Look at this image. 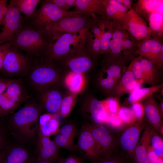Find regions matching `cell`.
I'll list each match as a JSON object with an SVG mask.
<instances>
[{
  "label": "cell",
  "mask_w": 163,
  "mask_h": 163,
  "mask_svg": "<svg viewBox=\"0 0 163 163\" xmlns=\"http://www.w3.org/2000/svg\"><path fill=\"white\" fill-rule=\"evenodd\" d=\"M3 1V0H0V26L2 23V22L4 18V17L2 16V7Z\"/></svg>",
  "instance_id": "obj_59"
},
{
  "label": "cell",
  "mask_w": 163,
  "mask_h": 163,
  "mask_svg": "<svg viewBox=\"0 0 163 163\" xmlns=\"http://www.w3.org/2000/svg\"><path fill=\"white\" fill-rule=\"evenodd\" d=\"M2 127V125L0 124V129H1Z\"/></svg>",
  "instance_id": "obj_61"
},
{
  "label": "cell",
  "mask_w": 163,
  "mask_h": 163,
  "mask_svg": "<svg viewBox=\"0 0 163 163\" xmlns=\"http://www.w3.org/2000/svg\"><path fill=\"white\" fill-rule=\"evenodd\" d=\"M121 27L137 41L142 40L151 36V30L146 22L132 8L128 11L127 17Z\"/></svg>",
  "instance_id": "obj_14"
},
{
  "label": "cell",
  "mask_w": 163,
  "mask_h": 163,
  "mask_svg": "<svg viewBox=\"0 0 163 163\" xmlns=\"http://www.w3.org/2000/svg\"><path fill=\"white\" fill-rule=\"evenodd\" d=\"M6 144V138L3 133L0 131V150L4 149Z\"/></svg>",
  "instance_id": "obj_55"
},
{
  "label": "cell",
  "mask_w": 163,
  "mask_h": 163,
  "mask_svg": "<svg viewBox=\"0 0 163 163\" xmlns=\"http://www.w3.org/2000/svg\"><path fill=\"white\" fill-rule=\"evenodd\" d=\"M62 83L69 91L77 94L82 89L84 85V78L82 74L70 72L66 74Z\"/></svg>",
  "instance_id": "obj_30"
},
{
  "label": "cell",
  "mask_w": 163,
  "mask_h": 163,
  "mask_svg": "<svg viewBox=\"0 0 163 163\" xmlns=\"http://www.w3.org/2000/svg\"><path fill=\"white\" fill-rule=\"evenodd\" d=\"M117 114L125 125H129L137 121L131 110L127 107H120Z\"/></svg>",
  "instance_id": "obj_42"
},
{
  "label": "cell",
  "mask_w": 163,
  "mask_h": 163,
  "mask_svg": "<svg viewBox=\"0 0 163 163\" xmlns=\"http://www.w3.org/2000/svg\"><path fill=\"white\" fill-rule=\"evenodd\" d=\"M102 2L107 19L122 27L126 18L128 11L117 8L107 4L104 0H102Z\"/></svg>",
  "instance_id": "obj_33"
},
{
  "label": "cell",
  "mask_w": 163,
  "mask_h": 163,
  "mask_svg": "<svg viewBox=\"0 0 163 163\" xmlns=\"http://www.w3.org/2000/svg\"><path fill=\"white\" fill-rule=\"evenodd\" d=\"M113 21L107 19L104 32L100 40L101 55L107 54L113 34Z\"/></svg>",
  "instance_id": "obj_36"
},
{
  "label": "cell",
  "mask_w": 163,
  "mask_h": 163,
  "mask_svg": "<svg viewBox=\"0 0 163 163\" xmlns=\"http://www.w3.org/2000/svg\"><path fill=\"white\" fill-rule=\"evenodd\" d=\"M26 163H53L46 161H38L37 158L34 159L33 158H30Z\"/></svg>",
  "instance_id": "obj_58"
},
{
  "label": "cell",
  "mask_w": 163,
  "mask_h": 163,
  "mask_svg": "<svg viewBox=\"0 0 163 163\" xmlns=\"http://www.w3.org/2000/svg\"><path fill=\"white\" fill-rule=\"evenodd\" d=\"M146 121L157 132L163 134V123L157 102L152 96L143 101Z\"/></svg>",
  "instance_id": "obj_19"
},
{
  "label": "cell",
  "mask_w": 163,
  "mask_h": 163,
  "mask_svg": "<svg viewBox=\"0 0 163 163\" xmlns=\"http://www.w3.org/2000/svg\"><path fill=\"white\" fill-rule=\"evenodd\" d=\"M157 98L160 101V104L158 105L161 116L162 118L163 117V99L160 95H158Z\"/></svg>",
  "instance_id": "obj_56"
},
{
  "label": "cell",
  "mask_w": 163,
  "mask_h": 163,
  "mask_svg": "<svg viewBox=\"0 0 163 163\" xmlns=\"http://www.w3.org/2000/svg\"><path fill=\"white\" fill-rule=\"evenodd\" d=\"M37 159L40 161L56 163L59 158V149L50 137L37 133Z\"/></svg>",
  "instance_id": "obj_17"
},
{
  "label": "cell",
  "mask_w": 163,
  "mask_h": 163,
  "mask_svg": "<svg viewBox=\"0 0 163 163\" xmlns=\"http://www.w3.org/2000/svg\"><path fill=\"white\" fill-rule=\"evenodd\" d=\"M1 154L0 152V163H1Z\"/></svg>",
  "instance_id": "obj_60"
},
{
  "label": "cell",
  "mask_w": 163,
  "mask_h": 163,
  "mask_svg": "<svg viewBox=\"0 0 163 163\" xmlns=\"http://www.w3.org/2000/svg\"><path fill=\"white\" fill-rule=\"evenodd\" d=\"M8 98V97L5 92L0 94V107L4 101Z\"/></svg>",
  "instance_id": "obj_57"
},
{
  "label": "cell",
  "mask_w": 163,
  "mask_h": 163,
  "mask_svg": "<svg viewBox=\"0 0 163 163\" xmlns=\"http://www.w3.org/2000/svg\"><path fill=\"white\" fill-rule=\"evenodd\" d=\"M97 85L104 93L114 96L115 88L117 83L110 71L101 65V68L96 78Z\"/></svg>",
  "instance_id": "obj_25"
},
{
  "label": "cell",
  "mask_w": 163,
  "mask_h": 163,
  "mask_svg": "<svg viewBox=\"0 0 163 163\" xmlns=\"http://www.w3.org/2000/svg\"><path fill=\"white\" fill-rule=\"evenodd\" d=\"M112 29V36L109 43L107 54L117 57L122 54V51H126L130 54L132 49L137 47V43L129 39L128 33H126V31L121 27L113 21Z\"/></svg>",
  "instance_id": "obj_15"
},
{
  "label": "cell",
  "mask_w": 163,
  "mask_h": 163,
  "mask_svg": "<svg viewBox=\"0 0 163 163\" xmlns=\"http://www.w3.org/2000/svg\"><path fill=\"white\" fill-rule=\"evenodd\" d=\"M80 110L83 115L92 124L95 125L106 124L109 114L100 101L93 96L85 97L81 103Z\"/></svg>",
  "instance_id": "obj_13"
},
{
  "label": "cell",
  "mask_w": 163,
  "mask_h": 163,
  "mask_svg": "<svg viewBox=\"0 0 163 163\" xmlns=\"http://www.w3.org/2000/svg\"><path fill=\"white\" fill-rule=\"evenodd\" d=\"M133 9L141 18L148 21L152 14L163 15V0H139Z\"/></svg>",
  "instance_id": "obj_22"
},
{
  "label": "cell",
  "mask_w": 163,
  "mask_h": 163,
  "mask_svg": "<svg viewBox=\"0 0 163 163\" xmlns=\"http://www.w3.org/2000/svg\"><path fill=\"white\" fill-rule=\"evenodd\" d=\"M56 163H83V162L79 158L70 155L65 158L59 157Z\"/></svg>",
  "instance_id": "obj_48"
},
{
  "label": "cell",
  "mask_w": 163,
  "mask_h": 163,
  "mask_svg": "<svg viewBox=\"0 0 163 163\" xmlns=\"http://www.w3.org/2000/svg\"><path fill=\"white\" fill-rule=\"evenodd\" d=\"M101 37L94 34L90 30L87 33L85 50L96 61L101 55Z\"/></svg>",
  "instance_id": "obj_32"
},
{
  "label": "cell",
  "mask_w": 163,
  "mask_h": 163,
  "mask_svg": "<svg viewBox=\"0 0 163 163\" xmlns=\"http://www.w3.org/2000/svg\"><path fill=\"white\" fill-rule=\"evenodd\" d=\"M149 163H163V158L159 157L149 147L148 153Z\"/></svg>",
  "instance_id": "obj_49"
},
{
  "label": "cell",
  "mask_w": 163,
  "mask_h": 163,
  "mask_svg": "<svg viewBox=\"0 0 163 163\" xmlns=\"http://www.w3.org/2000/svg\"><path fill=\"white\" fill-rule=\"evenodd\" d=\"M11 46L9 43H5L0 44V70L2 67L5 55Z\"/></svg>",
  "instance_id": "obj_50"
},
{
  "label": "cell",
  "mask_w": 163,
  "mask_h": 163,
  "mask_svg": "<svg viewBox=\"0 0 163 163\" xmlns=\"http://www.w3.org/2000/svg\"><path fill=\"white\" fill-rule=\"evenodd\" d=\"M163 84L140 88L133 91L125 101V104H132L136 102H141L152 96L155 93L161 89Z\"/></svg>",
  "instance_id": "obj_27"
},
{
  "label": "cell",
  "mask_w": 163,
  "mask_h": 163,
  "mask_svg": "<svg viewBox=\"0 0 163 163\" xmlns=\"http://www.w3.org/2000/svg\"><path fill=\"white\" fill-rule=\"evenodd\" d=\"M150 147L155 152L163 158V139L155 130L150 126Z\"/></svg>",
  "instance_id": "obj_37"
},
{
  "label": "cell",
  "mask_w": 163,
  "mask_h": 163,
  "mask_svg": "<svg viewBox=\"0 0 163 163\" xmlns=\"http://www.w3.org/2000/svg\"><path fill=\"white\" fill-rule=\"evenodd\" d=\"M5 92L9 99L20 105L28 97L21 79H15Z\"/></svg>",
  "instance_id": "obj_28"
},
{
  "label": "cell",
  "mask_w": 163,
  "mask_h": 163,
  "mask_svg": "<svg viewBox=\"0 0 163 163\" xmlns=\"http://www.w3.org/2000/svg\"><path fill=\"white\" fill-rule=\"evenodd\" d=\"M43 108L34 102L27 103L11 117L9 126L13 135L18 140L27 141L35 137L38 128V120Z\"/></svg>",
  "instance_id": "obj_2"
},
{
  "label": "cell",
  "mask_w": 163,
  "mask_h": 163,
  "mask_svg": "<svg viewBox=\"0 0 163 163\" xmlns=\"http://www.w3.org/2000/svg\"><path fill=\"white\" fill-rule=\"evenodd\" d=\"M117 1L125 6L127 10L128 11L132 8L131 5L132 0H117Z\"/></svg>",
  "instance_id": "obj_54"
},
{
  "label": "cell",
  "mask_w": 163,
  "mask_h": 163,
  "mask_svg": "<svg viewBox=\"0 0 163 163\" xmlns=\"http://www.w3.org/2000/svg\"><path fill=\"white\" fill-rule=\"evenodd\" d=\"M1 154V163H26L30 158L27 150L21 146L12 147Z\"/></svg>",
  "instance_id": "obj_26"
},
{
  "label": "cell",
  "mask_w": 163,
  "mask_h": 163,
  "mask_svg": "<svg viewBox=\"0 0 163 163\" xmlns=\"http://www.w3.org/2000/svg\"><path fill=\"white\" fill-rule=\"evenodd\" d=\"M58 115L57 114H54L48 122L38 126L46 124L49 128L52 135H55L58 132L60 128V122Z\"/></svg>",
  "instance_id": "obj_46"
},
{
  "label": "cell",
  "mask_w": 163,
  "mask_h": 163,
  "mask_svg": "<svg viewBox=\"0 0 163 163\" xmlns=\"http://www.w3.org/2000/svg\"><path fill=\"white\" fill-rule=\"evenodd\" d=\"M137 43L135 54L141 55L156 66V61L163 44L161 40L151 37Z\"/></svg>",
  "instance_id": "obj_18"
},
{
  "label": "cell",
  "mask_w": 163,
  "mask_h": 163,
  "mask_svg": "<svg viewBox=\"0 0 163 163\" xmlns=\"http://www.w3.org/2000/svg\"><path fill=\"white\" fill-rule=\"evenodd\" d=\"M150 126L147 125L143 130L133 153L134 163H149L148 150L150 146Z\"/></svg>",
  "instance_id": "obj_23"
},
{
  "label": "cell",
  "mask_w": 163,
  "mask_h": 163,
  "mask_svg": "<svg viewBox=\"0 0 163 163\" xmlns=\"http://www.w3.org/2000/svg\"><path fill=\"white\" fill-rule=\"evenodd\" d=\"M33 62L32 58L11 45L5 55L0 70L10 77L24 76L30 71Z\"/></svg>",
  "instance_id": "obj_7"
},
{
  "label": "cell",
  "mask_w": 163,
  "mask_h": 163,
  "mask_svg": "<svg viewBox=\"0 0 163 163\" xmlns=\"http://www.w3.org/2000/svg\"><path fill=\"white\" fill-rule=\"evenodd\" d=\"M96 62L84 50L70 54L54 63L65 74L74 72L83 74L91 69Z\"/></svg>",
  "instance_id": "obj_9"
},
{
  "label": "cell",
  "mask_w": 163,
  "mask_h": 163,
  "mask_svg": "<svg viewBox=\"0 0 163 163\" xmlns=\"http://www.w3.org/2000/svg\"><path fill=\"white\" fill-rule=\"evenodd\" d=\"M119 100L116 97H111L101 101L108 114H115L117 113L120 107Z\"/></svg>",
  "instance_id": "obj_41"
},
{
  "label": "cell",
  "mask_w": 163,
  "mask_h": 163,
  "mask_svg": "<svg viewBox=\"0 0 163 163\" xmlns=\"http://www.w3.org/2000/svg\"><path fill=\"white\" fill-rule=\"evenodd\" d=\"M90 163H134L129 157L122 153L120 155L114 154L110 156L98 159Z\"/></svg>",
  "instance_id": "obj_39"
},
{
  "label": "cell",
  "mask_w": 163,
  "mask_h": 163,
  "mask_svg": "<svg viewBox=\"0 0 163 163\" xmlns=\"http://www.w3.org/2000/svg\"><path fill=\"white\" fill-rule=\"evenodd\" d=\"M15 80L0 78V94L4 93L9 84Z\"/></svg>",
  "instance_id": "obj_52"
},
{
  "label": "cell",
  "mask_w": 163,
  "mask_h": 163,
  "mask_svg": "<svg viewBox=\"0 0 163 163\" xmlns=\"http://www.w3.org/2000/svg\"><path fill=\"white\" fill-rule=\"evenodd\" d=\"M89 30L63 34L53 42L44 58L56 63L70 54L84 50Z\"/></svg>",
  "instance_id": "obj_4"
},
{
  "label": "cell",
  "mask_w": 163,
  "mask_h": 163,
  "mask_svg": "<svg viewBox=\"0 0 163 163\" xmlns=\"http://www.w3.org/2000/svg\"><path fill=\"white\" fill-rule=\"evenodd\" d=\"M21 13L24 15V20H30L33 18L36 7L40 0H12Z\"/></svg>",
  "instance_id": "obj_31"
},
{
  "label": "cell",
  "mask_w": 163,
  "mask_h": 163,
  "mask_svg": "<svg viewBox=\"0 0 163 163\" xmlns=\"http://www.w3.org/2000/svg\"><path fill=\"white\" fill-rule=\"evenodd\" d=\"M163 65V45L162 46L159 55L157 59L156 66L159 70Z\"/></svg>",
  "instance_id": "obj_53"
},
{
  "label": "cell",
  "mask_w": 163,
  "mask_h": 163,
  "mask_svg": "<svg viewBox=\"0 0 163 163\" xmlns=\"http://www.w3.org/2000/svg\"><path fill=\"white\" fill-rule=\"evenodd\" d=\"M54 41L48 30L34 28L24 21L9 43L35 59L44 58Z\"/></svg>",
  "instance_id": "obj_1"
},
{
  "label": "cell",
  "mask_w": 163,
  "mask_h": 163,
  "mask_svg": "<svg viewBox=\"0 0 163 163\" xmlns=\"http://www.w3.org/2000/svg\"><path fill=\"white\" fill-rule=\"evenodd\" d=\"M148 125L145 119L137 121L128 125L123 130L119 139L120 146L123 150V153L126 155L133 161V153L142 131Z\"/></svg>",
  "instance_id": "obj_12"
},
{
  "label": "cell",
  "mask_w": 163,
  "mask_h": 163,
  "mask_svg": "<svg viewBox=\"0 0 163 163\" xmlns=\"http://www.w3.org/2000/svg\"><path fill=\"white\" fill-rule=\"evenodd\" d=\"M19 106L8 98L0 107V117L13 113Z\"/></svg>",
  "instance_id": "obj_44"
},
{
  "label": "cell",
  "mask_w": 163,
  "mask_h": 163,
  "mask_svg": "<svg viewBox=\"0 0 163 163\" xmlns=\"http://www.w3.org/2000/svg\"><path fill=\"white\" fill-rule=\"evenodd\" d=\"M78 137L76 149L78 150L85 158L91 162L100 158L88 123L85 124L82 126Z\"/></svg>",
  "instance_id": "obj_16"
},
{
  "label": "cell",
  "mask_w": 163,
  "mask_h": 163,
  "mask_svg": "<svg viewBox=\"0 0 163 163\" xmlns=\"http://www.w3.org/2000/svg\"><path fill=\"white\" fill-rule=\"evenodd\" d=\"M76 101L77 94L67 90L63 96L58 114L64 118L68 117L74 108Z\"/></svg>",
  "instance_id": "obj_34"
},
{
  "label": "cell",
  "mask_w": 163,
  "mask_h": 163,
  "mask_svg": "<svg viewBox=\"0 0 163 163\" xmlns=\"http://www.w3.org/2000/svg\"><path fill=\"white\" fill-rule=\"evenodd\" d=\"M148 21L151 30L152 37L162 40L163 34V15L157 13L151 14Z\"/></svg>",
  "instance_id": "obj_35"
},
{
  "label": "cell",
  "mask_w": 163,
  "mask_h": 163,
  "mask_svg": "<svg viewBox=\"0 0 163 163\" xmlns=\"http://www.w3.org/2000/svg\"><path fill=\"white\" fill-rule=\"evenodd\" d=\"M75 11L88 14L94 17L107 19L102 0H76Z\"/></svg>",
  "instance_id": "obj_24"
},
{
  "label": "cell",
  "mask_w": 163,
  "mask_h": 163,
  "mask_svg": "<svg viewBox=\"0 0 163 163\" xmlns=\"http://www.w3.org/2000/svg\"><path fill=\"white\" fill-rule=\"evenodd\" d=\"M59 133L70 141L73 142L77 133L75 125L72 123H66L60 128Z\"/></svg>",
  "instance_id": "obj_43"
},
{
  "label": "cell",
  "mask_w": 163,
  "mask_h": 163,
  "mask_svg": "<svg viewBox=\"0 0 163 163\" xmlns=\"http://www.w3.org/2000/svg\"><path fill=\"white\" fill-rule=\"evenodd\" d=\"M142 56L139 55L138 57L133 59L132 63V70L134 76L139 85H141L145 83L143 72L140 62V59Z\"/></svg>",
  "instance_id": "obj_38"
},
{
  "label": "cell",
  "mask_w": 163,
  "mask_h": 163,
  "mask_svg": "<svg viewBox=\"0 0 163 163\" xmlns=\"http://www.w3.org/2000/svg\"><path fill=\"white\" fill-rule=\"evenodd\" d=\"M104 55L101 65L110 71L117 83L127 69L125 63L129 55L123 54L117 57L113 56L108 54Z\"/></svg>",
  "instance_id": "obj_20"
},
{
  "label": "cell",
  "mask_w": 163,
  "mask_h": 163,
  "mask_svg": "<svg viewBox=\"0 0 163 163\" xmlns=\"http://www.w3.org/2000/svg\"><path fill=\"white\" fill-rule=\"evenodd\" d=\"M54 136L53 140L59 149L64 148L72 153L75 152L77 149L74 142L69 140L59 133H57Z\"/></svg>",
  "instance_id": "obj_40"
},
{
  "label": "cell",
  "mask_w": 163,
  "mask_h": 163,
  "mask_svg": "<svg viewBox=\"0 0 163 163\" xmlns=\"http://www.w3.org/2000/svg\"><path fill=\"white\" fill-rule=\"evenodd\" d=\"M40 5L37 9L32 20L26 23L35 29L44 28L49 30L63 17L73 13L75 11H65L50 0H40Z\"/></svg>",
  "instance_id": "obj_6"
},
{
  "label": "cell",
  "mask_w": 163,
  "mask_h": 163,
  "mask_svg": "<svg viewBox=\"0 0 163 163\" xmlns=\"http://www.w3.org/2000/svg\"><path fill=\"white\" fill-rule=\"evenodd\" d=\"M109 118L106 124L115 128H119L123 127L125 124L120 118L117 113L108 114Z\"/></svg>",
  "instance_id": "obj_47"
},
{
  "label": "cell",
  "mask_w": 163,
  "mask_h": 163,
  "mask_svg": "<svg viewBox=\"0 0 163 163\" xmlns=\"http://www.w3.org/2000/svg\"><path fill=\"white\" fill-rule=\"evenodd\" d=\"M28 73L30 82L36 91L62 83L65 74L53 62L46 59H33Z\"/></svg>",
  "instance_id": "obj_3"
},
{
  "label": "cell",
  "mask_w": 163,
  "mask_h": 163,
  "mask_svg": "<svg viewBox=\"0 0 163 163\" xmlns=\"http://www.w3.org/2000/svg\"><path fill=\"white\" fill-rule=\"evenodd\" d=\"M100 18L88 14L75 11L73 13L62 18L48 30L55 41L65 33H75L90 30Z\"/></svg>",
  "instance_id": "obj_5"
},
{
  "label": "cell",
  "mask_w": 163,
  "mask_h": 163,
  "mask_svg": "<svg viewBox=\"0 0 163 163\" xmlns=\"http://www.w3.org/2000/svg\"><path fill=\"white\" fill-rule=\"evenodd\" d=\"M59 8L65 11H69L71 8L67 4L66 0H50Z\"/></svg>",
  "instance_id": "obj_51"
},
{
  "label": "cell",
  "mask_w": 163,
  "mask_h": 163,
  "mask_svg": "<svg viewBox=\"0 0 163 163\" xmlns=\"http://www.w3.org/2000/svg\"><path fill=\"white\" fill-rule=\"evenodd\" d=\"M24 21L21 13L11 0L3 19V27L0 31V44L12 41Z\"/></svg>",
  "instance_id": "obj_10"
},
{
  "label": "cell",
  "mask_w": 163,
  "mask_h": 163,
  "mask_svg": "<svg viewBox=\"0 0 163 163\" xmlns=\"http://www.w3.org/2000/svg\"><path fill=\"white\" fill-rule=\"evenodd\" d=\"M139 85L136 79L132 70V63L130 64L127 69L117 82L114 91V97L119 100L124 94L131 93Z\"/></svg>",
  "instance_id": "obj_21"
},
{
  "label": "cell",
  "mask_w": 163,
  "mask_h": 163,
  "mask_svg": "<svg viewBox=\"0 0 163 163\" xmlns=\"http://www.w3.org/2000/svg\"><path fill=\"white\" fill-rule=\"evenodd\" d=\"M62 83L36 90L40 104L47 113L58 114L63 96L67 90L64 88Z\"/></svg>",
  "instance_id": "obj_11"
},
{
  "label": "cell",
  "mask_w": 163,
  "mask_h": 163,
  "mask_svg": "<svg viewBox=\"0 0 163 163\" xmlns=\"http://www.w3.org/2000/svg\"><path fill=\"white\" fill-rule=\"evenodd\" d=\"M88 124L100 158L108 157L113 154L117 142L111 129L104 124Z\"/></svg>",
  "instance_id": "obj_8"
},
{
  "label": "cell",
  "mask_w": 163,
  "mask_h": 163,
  "mask_svg": "<svg viewBox=\"0 0 163 163\" xmlns=\"http://www.w3.org/2000/svg\"><path fill=\"white\" fill-rule=\"evenodd\" d=\"M141 63L145 81V83L151 86L159 85V70L156 66L147 59L142 57Z\"/></svg>",
  "instance_id": "obj_29"
},
{
  "label": "cell",
  "mask_w": 163,
  "mask_h": 163,
  "mask_svg": "<svg viewBox=\"0 0 163 163\" xmlns=\"http://www.w3.org/2000/svg\"><path fill=\"white\" fill-rule=\"evenodd\" d=\"M131 105V109L137 121H141L144 120V111L142 103L141 102H136L133 103Z\"/></svg>",
  "instance_id": "obj_45"
}]
</instances>
